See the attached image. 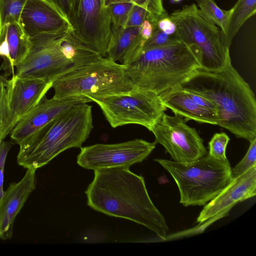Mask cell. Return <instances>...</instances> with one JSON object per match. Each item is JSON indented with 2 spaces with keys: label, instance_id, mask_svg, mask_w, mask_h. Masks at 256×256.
Masks as SVG:
<instances>
[{
  "label": "cell",
  "instance_id": "cell-13",
  "mask_svg": "<svg viewBox=\"0 0 256 256\" xmlns=\"http://www.w3.org/2000/svg\"><path fill=\"white\" fill-rule=\"evenodd\" d=\"M156 143L136 138L112 144H98L80 148L77 164L94 170L117 167H128L146 159Z\"/></svg>",
  "mask_w": 256,
  "mask_h": 256
},
{
  "label": "cell",
  "instance_id": "cell-26",
  "mask_svg": "<svg viewBox=\"0 0 256 256\" xmlns=\"http://www.w3.org/2000/svg\"><path fill=\"white\" fill-rule=\"evenodd\" d=\"M152 24L153 25L152 35L145 41L142 50L170 44L180 41L176 34L173 35L168 34L157 27L156 22Z\"/></svg>",
  "mask_w": 256,
  "mask_h": 256
},
{
  "label": "cell",
  "instance_id": "cell-37",
  "mask_svg": "<svg viewBox=\"0 0 256 256\" xmlns=\"http://www.w3.org/2000/svg\"><path fill=\"white\" fill-rule=\"evenodd\" d=\"M72 4L74 3V2L75 1V0H70Z\"/></svg>",
  "mask_w": 256,
  "mask_h": 256
},
{
  "label": "cell",
  "instance_id": "cell-25",
  "mask_svg": "<svg viewBox=\"0 0 256 256\" xmlns=\"http://www.w3.org/2000/svg\"><path fill=\"white\" fill-rule=\"evenodd\" d=\"M28 0H0V16L2 28L11 22H19Z\"/></svg>",
  "mask_w": 256,
  "mask_h": 256
},
{
  "label": "cell",
  "instance_id": "cell-10",
  "mask_svg": "<svg viewBox=\"0 0 256 256\" xmlns=\"http://www.w3.org/2000/svg\"><path fill=\"white\" fill-rule=\"evenodd\" d=\"M68 20L74 40L106 57L111 37V20L105 0H75Z\"/></svg>",
  "mask_w": 256,
  "mask_h": 256
},
{
  "label": "cell",
  "instance_id": "cell-11",
  "mask_svg": "<svg viewBox=\"0 0 256 256\" xmlns=\"http://www.w3.org/2000/svg\"><path fill=\"white\" fill-rule=\"evenodd\" d=\"M150 131L155 137L154 142L164 147L174 161L192 162L208 154L197 130L178 114L164 113Z\"/></svg>",
  "mask_w": 256,
  "mask_h": 256
},
{
  "label": "cell",
  "instance_id": "cell-6",
  "mask_svg": "<svg viewBox=\"0 0 256 256\" xmlns=\"http://www.w3.org/2000/svg\"><path fill=\"white\" fill-rule=\"evenodd\" d=\"M54 98L84 96L90 98L127 93L138 88L126 72V66L102 57L81 66L52 82Z\"/></svg>",
  "mask_w": 256,
  "mask_h": 256
},
{
  "label": "cell",
  "instance_id": "cell-21",
  "mask_svg": "<svg viewBox=\"0 0 256 256\" xmlns=\"http://www.w3.org/2000/svg\"><path fill=\"white\" fill-rule=\"evenodd\" d=\"M256 12V0H238L230 9L226 30L223 36L225 46L230 48L233 38L242 24Z\"/></svg>",
  "mask_w": 256,
  "mask_h": 256
},
{
  "label": "cell",
  "instance_id": "cell-8",
  "mask_svg": "<svg viewBox=\"0 0 256 256\" xmlns=\"http://www.w3.org/2000/svg\"><path fill=\"white\" fill-rule=\"evenodd\" d=\"M169 18L176 26V34L179 40L198 48L202 68L218 70L230 59V48L224 42L220 30L196 4L183 6L172 12Z\"/></svg>",
  "mask_w": 256,
  "mask_h": 256
},
{
  "label": "cell",
  "instance_id": "cell-36",
  "mask_svg": "<svg viewBox=\"0 0 256 256\" xmlns=\"http://www.w3.org/2000/svg\"><path fill=\"white\" fill-rule=\"evenodd\" d=\"M113 0H105L106 6Z\"/></svg>",
  "mask_w": 256,
  "mask_h": 256
},
{
  "label": "cell",
  "instance_id": "cell-33",
  "mask_svg": "<svg viewBox=\"0 0 256 256\" xmlns=\"http://www.w3.org/2000/svg\"><path fill=\"white\" fill-rule=\"evenodd\" d=\"M153 25L149 20H146L140 26V34L145 40H148L152 35Z\"/></svg>",
  "mask_w": 256,
  "mask_h": 256
},
{
  "label": "cell",
  "instance_id": "cell-38",
  "mask_svg": "<svg viewBox=\"0 0 256 256\" xmlns=\"http://www.w3.org/2000/svg\"><path fill=\"white\" fill-rule=\"evenodd\" d=\"M175 0V1H178V0Z\"/></svg>",
  "mask_w": 256,
  "mask_h": 256
},
{
  "label": "cell",
  "instance_id": "cell-5",
  "mask_svg": "<svg viewBox=\"0 0 256 256\" xmlns=\"http://www.w3.org/2000/svg\"><path fill=\"white\" fill-rule=\"evenodd\" d=\"M154 161L173 178L184 206H204L232 180L230 162L218 160L208 154L195 160L182 162L162 158Z\"/></svg>",
  "mask_w": 256,
  "mask_h": 256
},
{
  "label": "cell",
  "instance_id": "cell-18",
  "mask_svg": "<svg viewBox=\"0 0 256 256\" xmlns=\"http://www.w3.org/2000/svg\"><path fill=\"white\" fill-rule=\"evenodd\" d=\"M145 41L140 34V26H111V37L106 57L128 65L142 51Z\"/></svg>",
  "mask_w": 256,
  "mask_h": 256
},
{
  "label": "cell",
  "instance_id": "cell-20",
  "mask_svg": "<svg viewBox=\"0 0 256 256\" xmlns=\"http://www.w3.org/2000/svg\"><path fill=\"white\" fill-rule=\"evenodd\" d=\"M14 67L22 62L30 52L32 43L20 22H11L2 28Z\"/></svg>",
  "mask_w": 256,
  "mask_h": 256
},
{
  "label": "cell",
  "instance_id": "cell-24",
  "mask_svg": "<svg viewBox=\"0 0 256 256\" xmlns=\"http://www.w3.org/2000/svg\"><path fill=\"white\" fill-rule=\"evenodd\" d=\"M134 4L131 0H114L108 4L112 26L124 27Z\"/></svg>",
  "mask_w": 256,
  "mask_h": 256
},
{
  "label": "cell",
  "instance_id": "cell-12",
  "mask_svg": "<svg viewBox=\"0 0 256 256\" xmlns=\"http://www.w3.org/2000/svg\"><path fill=\"white\" fill-rule=\"evenodd\" d=\"M19 22L32 46L52 42L73 30L66 17L49 0H28Z\"/></svg>",
  "mask_w": 256,
  "mask_h": 256
},
{
  "label": "cell",
  "instance_id": "cell-2",
  "mask_svg": "<svg viewBox=\"0 0 256 256\" xmlns=\"http://www.w3.org/2000/svg\"><path fill=\"white\" fill-rule=\"evenodd\" d=\"M178 88L210 100L216 107L217 125L238 138H256V100L249 84L232 65L222 69L198 68Z\"/></svg>",
  "mask_w": 256,
  "mask_h": 256
},
{
  "label": "cell",
  "instance_id": "cell-17",
  "mask_svg": "<svg viewBox=\"0 0 256 256\" xmlns=\"http://www.w3.org/2000/svg\"><path fill=\"white\" fill-rule=\"evenodd\" d=\"M12 78L10 106L16 124L36 107L52 87V82L45 79Z\"/></svg>",
  "mask_w": 256,
  "mask_h": 256
},
{
  "label": "cell",
  "instance_id": "cell-9",
  "mask_svg": "<svg viewBox=\"0 0 256 256\" xmlns=\"http://www.w3.org/2000/svg\"><path fill=\"white\" fill-rule=\"evenodd\" d=\"M90 99L99 106L113 128L136 124L150 130L166 110L158 94L140 88L127 93Z\"/></svg>",
  "mask_w": 256,
  "mask_h": 256
},
{
  "label": "cell",
  "instance_id": "cell-1",
  "mask_svg": "<svg viewBox=\"0 0 256 256\" xmlns=\"http://www.w3.org/2000/svg\"><path fill=\"white\" fill-rule=\"evenodd\" d=\"M85 194L87 204L93 210L133 221L166 238L168 228L164 216L152 201L144 177L129 168L94 170Z\"/></svg>",
  "mask_w": 256,
  "mask_h": 256
},
{
  "label": "cell",
  "instance_id": "cell-15",
  "mask_svg": "<svg viewBox=\"0 0 256 256\" xmlns=\"http://www.w3.org/2000/svg\"><path fill=\"white\" fill-rule=\"evenodd\" d=\"M36 170L26 169L20 180L4 191L0 199V240L12 238L16 218L36 188Z\"/></svg>",
  "mask_w": 256,
  "mask_h": 256
},
{
  "label": "cell",
  "instance_id": "cell-32",
  "mask_svg": "<svg viewBox=\"0 0 256 256\" xmlns=\"http://www.w3.org/2000/svg\"><path fill=\"white\" fill-rule=\"evenodd\" d=\"M61 12L68 18L70 14L72 4L70 0H49Z\"/></svg>",
  "mask_w": 256,
  "mask_h": 256
},
{
  "label": "cell",
  "instance_id": "cell-35",
  "mask_svg": "<svg viewBox=\"0 0 256 256\" xmlns=\"http://www.w3.org/2000/svg\"><path fill=\"white\" fill-rule=\"evenodd\" d=\"M2 22H1V19L0 16V42L2 39Z\"/></svg>",
  "mask_w": 256,
  "mask_h": 256
},
{
  "label": "cell",
  "instance_id": "cell-19",
  "mask_svg": "<svg viewBox=\"0 0 256 256\" xmlns=\"http://www.w3.org/2000/svg\"><path fill=\"white\" fill-rule=\"evenodd\" d=\"M164 105L174 114L184 117L186 122L194 120L200 123L217 125L216 114L195 102L186 92L176 88L160 96Z\"/></svg>",
  "mask_w": 256,
  "mask_h": 256
},
{
  "label": "cell",
  "instance_id": "cell-3",
  "mask_svg": "<svg viewBox=\"0 0 256 256\" xmlns=\"http://www.w3.org/2000/svg\"><path fill=\"white\" fill-rule=\"evenodd\" d=\"M200 60L196 46L180 40L142 50L126 66V72L136 88L160 97L178 88L201 68Z\"/></svg>",
  "mask_w": 256,
  "mask_h": 256
},
{
  "label": "cell",
  "instance_id": "cell-22",
  "mask_svg": "<svg viewBox=\"0 0 256 256\" xmlns=\"http://www.w3.org/2000/svg\"><path fill=\"white\" fill-rule=\"evenodd\" d=\"M12 78L0 75V144L16 125L10 106Z\"/></svg>",
  "mask_w": 256,
  "mask_h": 256
},
{
  "label": "cell",
  "instance_id": "cell-4",
  "mask_svg": "<svg viewBox=\"0 0 256 256\" xmlns=\"http://www.w3.org/2000/svg\"><path fill=\"white\" fill-rule=\"evenodd\" d=\"M93 128L92 106H74L61 113L43 128L24 148L16 160L24 168L37 170L64 151L81 148Z\"/></svg>",
  "mask_w": 256,
  "mask_h": 256
},
{
  "label": "cell",
  "instance_id": "cell-23",
  "mask_svg": "<svg viewBox=\"0 0 256 256\" xmlns=\"http://www.w3.org/2000/svg\"><path fill=\"white\" fill-rule=\"evenodd\" d=\"M197 3L202 12L220 28L223 38L226 32L230 10H222L214 0H198Z\"/></svg>",
  "mask_w": 256,
  "mask_h": 256
},
{
  "label": "cell",
  "instance_id": "cell-34",
  "mask_svg": "<svg viewBox=\"0 0 256 256\" xmlns=\"http://www.w3.org/2000/svg\"><path fill=\"white\" fill-rule=\"evenodd\" d=\"M168 16V15H166V16H163V17H162L160 18H152L150 14V18H149V21L150 22L152 23H154V22H157L159 20H160V18H164V17H165V16Z\"/></svg>",
  "mask_w": 256,
  "mask_h": 256
},
{
  "label": "cell",
  "instance_id": "cell-29",
  "mask_svg": "<svg viewBox=\"0 0 256 256\" xmlns=\"http://www.w3.org/2000/svg\"><path fill=\"white\" fill-rule=\"evenodd\" d=\"M150 18L148 10L142 6L134 4L124 27H138Z\"/></svg>",
  "mask_w": 256,
  "mask_h": 256
},
{
  "label": "cell",
  "instance_id": "cell-16",
  "mask_svg": "<svg viewBox=\"0 0 256 256\" xmlns=\"http://www.w3.org/2000/svg\"><path fill=\"white\" fill-rule=\"evenodd\" d=\"M256 195V166H254L233 178L216 196L204 205L196 221L204 222L225 212L238 202Z\"/></svg>",
  "mask_w": 256,
  "mask_h": 256
},
{
  "label": "cell",
  "instance_id": "cell-7",
  "mask_svg": "<svg viewBox=\"0 0 256 256\" xmlns=\"http://www.w3.org/2000/svg\"><path fill=\"white\" fill-rule=\"evenodd\" d=\"M102 57L80 44L69 34L56 42L32 46L26 57L15 66V76L45 79L52 82L63 75Z\"/></svg>",
  "mask_w": 256,
  "mask_h": 256
},
{
  "label": "cell",
  "instance_id": "cell-27",
  "mask_svg": "<svg viewBox=\"0 0 256 256\" xmlns=\"http://www.w3.org/2000/svg\"><path fill=\"white\" fill-rule=\"evenodd\" d=\"M229 141V136L226 133H216L208 142V154L218 160H226V150Z\"/></svg>",
  "mask_w": 256,
  "mask_h": 256
},
{
  "label": "cell",
  "instance_id": "cell-28",
  "mask_svg": "<svg viewBox=\"0 0 256 256\" xmlns=\"http://www.w3.org/2000/svg\"><path fill=\"white\" fill-rule=\"evenodd\" d=\"M248 149L242 159L232 168V176L234 178L256 166V138L250 142Z\"/></svg>",
  "mask_w": 256,
  "mask_h": 256
},
{
  "label": "cell",
  "instance_id": "cell-31",
  "mask_svg": "<svg viewBox=\"0 0 256 256\" xmlns=\"http://www.w3.org/2000/svg\"><path fill=\"white\" fill-rule=\"evenodd\" d=\"M185 91L188 96L198 104L212 110L216 114V107L210 100L196 93L188 90Z\"/></svg>",
  "mask_w": 256,
  "mask_h": 256
},
{
  "label": "cell",
  "instance_id": "cell-14",
  "mask_svg": "<svg viewBox=\"0 0 256 256\" xmlns=\"http://www.w3.org/2000/svg\"><path fill=\"white\" fill-rule=\"evenodd\" d=\"M92 102L84 96L50 99L46 96L40 102L16 124L10 133L11 142L26 148L38 134L61 113L76 104Z\"/></svg>",
  "mask_w": 256,
  "mask_h": 256
},
{
  "label": "cell",
  "instance_id": "cell-30",
  "mask_svg": "<svg viewBox=\"0 0 256 256\" xmlns=\"http://www.w3.org/2000/svg\"><path fill=\"white\" fill-rule=\"evenodd\" d=\"M11 141L3 140L0 144V199L4 192V172L8 153L12 146Z\"/></svg>",
  "mask_w": 256,
  "mask_h": 256
}]
</instances>
